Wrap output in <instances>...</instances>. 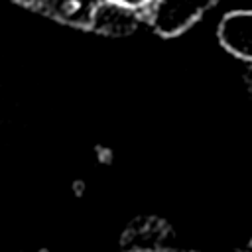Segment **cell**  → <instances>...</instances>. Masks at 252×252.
Listing matches in <instances>:
<instances>
[{
    "label": "cell",
    "mask_w": 252,
    "mask_h": 252,
    "mask_svg": "<svg viewBox=\"0 0 252 252\" xmlns=\"http://www.w3.org/2000/svg\"><path fill=\"white\" fill-rule=\"evenodd\" d=\"M63 26L102 35L134 33L142 22L140 10L108 0H10Z\"/></svg>",
    "instance_id": "6da1fadb"
},
{
    "label": "cell",
    "mask_w": 252,
    "mask_h": 252,
    "mask_svg": "<svg viewBox=\"0 0 252 252\" xmlns=\"http://www.w3.org/2000/svg\"><path fill=\"white\" fill-rule=\"evenodd\" d=\"M219 2L220 0H152L144 16L158 35L177 37Z\"/></svg>",
    "instance_id": "7a4b0ae2"
},
{
    "label": "cell",
    "mask_w": 252,
    "mask_h": 252,
    "mask_svg": "<svg viewBox=\"0 0 252 252\" xmlns=\"http://www.w3.org/2000/svg\"><path fill=\"white\" fill-rule=\"evenodd\" d=\"M217 39L230 55L252 63V10H232L222 16Z\"/></svg>",
    "instance_id": "3957f363"
},
{
    "label": "cell",
    "mask_w": 252,
    "mask_h": 252,
    "mask_svg": "<svg viewBox=\"0 0 252 252\" xmlns=\"http://www.w3.org/2000/svg\"><path fill=\"white\" fill-rule=\"evenodd\" d=\"M108 2H114V4H120V6H126V8H134V10H146L152 0H108Z\"/></svg>",
    "instance_id": "277c9868"
},
{
    "label": "cell",
    "mask_w": 252,
    "mask_h": 252,
    "mask_svg": "<svg viewBox=\"0 0 252 252\" xmlns=\"http://www.w3.org/2000/svg\"><path fill=\"white\" fill-rule=\"evenodd\" d=\"M248 246H250V250H252V238H250V244H248Z\"/></svg>",
    "instance_id": "5b68a950"
}]
</instances>
